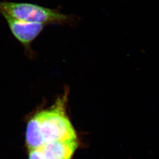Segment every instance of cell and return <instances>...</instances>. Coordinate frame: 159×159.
I'll return each instance as SVG.
<instances>
[{
  "label": "cell",
  "mask_w": 159,
  "mask_h": 159,
  "mask_svg": "<svg viewBox=\"0 0 159 159\" xmlns=\"http://www.w3.org/2000/svg\"><path fill=\"white\" fill-rule=\"evenodd\" d=\"M60 8L52 9L29 2H17L0 1V14L12 17L18 20L39 23L71 24L79 19L74 14H65L60 11Z\"/></svg>",
  "instance_id": "obj_1"
},
{
  "label": "cell",
  "mask_w": 159,
  "mask_h": 159,
  "mask_svg": "<svg viewBox=\"0 0 159 159\" xmlns=\"http://www.w3.org/2000/svg\"><path fill=\"white\" fill-rule=\"evenodd\" d=\"M63 102L61 100L52 108L41 111L34 116L43 145L77 139L74 129L66 114Z\"/></svg>",
  "instance_id": "obj_2"
},
{
  "label": "cell",
  "mask_w": 159,
  "mask_h": 159,
  "mask_svg": "<svg viewBox=\"0 0 159 159\" xmlns=\"http://www.w3.org/2000/svg\"><path fill=\"white\" fill-rule=\"evenodd\" d=\"M12 35L23 46L29 48L31 43L42 32L46 25L29 23L16 20L12 17L3 16Z\"/></svg>",
  "instance_id": "obj_3"
},
{
  "label": "cell",
  "mask_w": 159,
  "mask_h": 159,
  "mask_svg": "<svg viewBox=\"0 0 159 159\" xmlns=\"http://www.w3.org/2000/svg\"><path fill=\"white\" fill-rule=\"evenodd\" d=\"M76 140L48 143L39 148L46 159H71L77 148Z\"/></svg>",
  "instance_id": "obj_4"
},
{
  "label": "cell",
  "mask_w": 159,
  "mask_h": 159,
  "mask_svg": "<svg viewBox=\"0 0 159 159\" xmlns=\"http://www.w3.org/2000/svg\"><path fill=\"white\" fill-rule=\"evenodd\" d=\"M29 151V159H46L38 149H33Z\"/></svg>",
  "instance_id": "obj_5"
}]
</instances>
